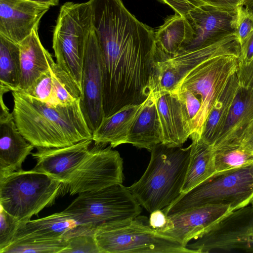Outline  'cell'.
<instances>
[{"mask_svg":"<svg viewBox=\"0 0 253 253\" xmlns=\"http://www.w3.org/2000/svg\"><path fill=\"white\" fill-rule=\"evenodd\" d=\"M92 143L88 139L62 147L38 148L31 154L37 161L33 169L65 185L88 154Z\"/></svg>","mask_w":253,"mask_h":253,"instance_id":"13","label":"cell"},{"mask_svg":"<svg viewBox=\"0 0 253 253\" xmlns=\"http://www.w3.org/2000/svg\"><path fill=\"white\" fill-rule=\"evenodd\" d=\"M64 211L80 224L96 227L100 225H123L142 212V207L122 184L83 192Z\"/></svg>","mask_w":253,"mask_h":253,"instance_id":"7","label":"cell"},{"mask_svg":"<svg viewBox=\"0 0 253 253\" xmlns=\"http://www.w3.org/2000/svg\"><path fill=\"white\" fill-rule=\"evenodd\" d=\"M13 115L22 135L36 148L70 146L92 139L80 100L51 106L20 91H13Z\"/></svg>","mask_w":253,"mask_h":253,"instance_id":"1","label":"cell"},{"mask_svg":"<svg viewBox=\"0 0 253 253\" xmlns=\"http://www.w3.org/2000/svg\"><path fill=\"white\" fill-rule=\"evenodd\" d=\"M189 163L182 188L184 193L216 172L213 148L201 136L191 135Z\"/></svg>","mask_w":253,"mask_h":253,"instance_id":"24","label":"cell"},{"mask_svg":"<svg viewBox=\"0 0 253 253\" xmlns=\"http://www.w3.org/2000/svg\"><path fill=\"white\" fill-rule=\"evenodd\" d=\"M20 91L49 106H56L54 101L52 76L50 67L32 86L25 91Z\"/></svg>","mask_w":253,"mask_h":253,"instance_id":"29","label":"cell"},{"mask_svg":"<svg viewBox=\"0 0 253 253\" xmlns=\"http://www.w3.org/2000/svg\"><path fill=\"white\" fill-rule=\"evenodd\" d=\"M47 58L51 71L56 106H69L80 100L82 91L70 76L54 62L47 50Z\"/></svg>","mask_w":253,"mask_h":253,"instance_id":"27","label":"cell"},{"mask_svg":"<svg viewBox=\"0 0 253 253\" xmlns=\"http://www.w3.org/2000/svg\"><path fill=\"white\" fill-rule=\"evenodd\" d=\"M145 100L140 104L124 107L112 115L104 117L99 126L92 133V139L94 144L106 146L109 144L112 148H115L126 143L132 125Z\"/></svg>","mask_w":253,"mask_h":253,"instance_id":"23","label":"cell"},{"mask_svg":"<svg viewBox=\"0 0 253 253\" xmlns=\"http://www.w3.org/2000/svg\"><path fill=\"white\" fill-rule=\"evenodd\" d=\"M193 35V30L184 16L176 13L168 18L155 33L153 63L171 59L183 52Z\"/></svg>","mask_w":253,"mask_h":253,"instance_id":"20","label":"cell"},{"mask_svg":"<svg viewBox=\"0 0 253 253\" xmlns=\"http://www.w3.org/2000/svg\"><path fill=\"white\" fill-rule=\"evenodd\" d=\"M38 27L19 43L21 77L15 91H25L32 86L42 75L49 69L47 50L42 45L38 34Z\"/></svg>","mask_w":253,"mask_h":253,"instance_id":"21","label":"cell"},{"mask_svg":"<svg viewBox=\"0 0 253 253\" xmlns=\"http://www.w3.org/2000/svg\"><path fill=\"white\" fill-rule=\"evenodd\" d=\"M21 77L19 44L0 35V95L16 90Z\"/></svg>","mask_w":253,"mask_h":253,"instance_id":"26","label":"cell"},{"mask_svg":"<svg viewBox=\"0 0 253 253\" xmlns=\"http://www.w3.org/2000/svg\"><path fill=\"white\" fill-rule=\"evenodd\" d=\"M81 91V108L87 125L93 133L104 117L101 51L93 26L85 46Z\"/></svg>","mask_w":253,"mask_h":253,"instance_id":"11","label":"cell"},{"mask_svg":"<svg viewBox=\"0 0 253 253\" xmlns=\"http://www.w3.org/2000/svg\"><path fill=\"white\" fill-rule=\"evenodd\" d=\"M253 57V32L240 46L239 61H247Z\"/></svg>","mask_w":253,"mask_h":253,"instance_id":"38","label":"cell"},{"mask_svg":"<svg viewBox=\"0 0 253 253\" xmlns=\"http://www.w3.org/2000/svg\"><path fill=\"white\" fill-rule=\"evenodd\" d=\"M152 94L162 127V143L169 147L182 146L192 130L181 100L175 92Z\"/></svg>","mask_w":253,"mask_h":253,"instance_id":"18","label":"cell"},{"mask_svg":"<svg viewBox=\"0 0 253 253\" xmlns=\"http://www.w3.org/2000/svg\"><path fill=\"white\" fill-rule=\"evenodd\" d=\"M50 7L27 0H0V35L20 43L39 27Z\"/></svg>","mask_w":253,"mask_h":253,"instance_id":"15","label":"cell"},{"mask_svg":"<svg viewBox=\"0 0 253 253\" xmlns=\"http://www.w3.org/2000/svg\"><path fill=\"white\" fill-rule=\"evenodd\" d=\"M36 3L47 5L50 6L57 5L59 3V0H27Z\"/></svg>","mask_w":253,"mask_h":253,"instance_id":"39","label":"cell"},{"mask_svg":"<svg viewBox=\"0 0 253 253\" xmlns=\"http://www.w3.org/2000/svg\"><path fill=\"white\" fill-rule=\"evenodd\" d=\"M105 146L94 144L91 147L68 182L62 185L60 195H74L122 184L123 160L110 145Z\"/></svg>","mask_w":253,"mask_h":253,"instance_id":"10","label":"cell"},{"mask_svg":"<svg viewBox=\"0 0 253 253\" xmlns=\"http://www.w3.org/2000/svg\"><path fill=\"white\" fill-rule=\"evenodd\" d=\"M94 233H84L70 238L67 247L61 253H100Z\"/></svg>","mask_w":253,"mask_h":253,"instance_id":"31","label":"cell"},{"mask_svg":"<svg viewBox=\"0 0 253 253\" xmlns=\"http://www.w3.org/2000/svg\"><path fill=\"white\" fill-rule=\"evenodd\" d=\"M94 237L100 253H194L139 215L125 225H98Z\"/></svg>","mask_w":253,"mask_h":253,"instance_id":"6","label":"cell"},{"mask_svg":"<svg viewBox=\"0 0 253 253\" xmlns=\"http://www.w3.org/2000/svg\"><path fill=\"white\" fill-rule=\"evenodd\" d=\"M253 122V90L240 86L222 131L211 145L213 151L238 147Z\"/></svg>","mask_w":253,"mask_h":253,"instance_id":"19","label":"cell"},{"mask_svg":"<svg viewBox=\"0 0 253 253\" xmlns=\"http://www.w3.org/2000/svg\"><path fill=\"white\" fill-rule=\"evenodd\" d=\"M149 220L151 226L159 231L167 225L168 217L162 210H158L151 213Z\"/></svg>","mask_w":253,"mask_h":253,"instance_id":"37","label":"cell"},{"mask_svg":"<svg viewBox=\"0 0 253 253\" xmlns=\"http://www.w3.org/2000/svg\"><path fill=\"white\" fill-rule=\"evenodd\" d=\"M175 92L177 93L184 105L193 133L195 122L202 107V101L189 90L178 89Z\"/></svg>","mask_w":253,"mask_h":253,"instance_id":"33","label":"cell"},{"mask_svg":"<svg viewBox=\"0 0 253 253\" xmlns=\"http://www.w3.org/2000/svg\"><path fill=\"white\" fill-rule=\"evenodd\" d=\"M92 26L88 1H68L60 8L53 33L52 48L56 63L70 76L81 90L85 46Z\"/></svg>","mask_w":253,"mask_h":253,"instance_id":"5","label":"cell"},{"mask_svg":"<svg viewBox=\"0 0 253 253\" xmlns=\"http://www.w3.org/2000/svg\"><path fill=\"white\" fill-rule=\"evenodd\" d=\"M253 32V14L240 5L237 9L235 24V34L240 46Z\"/></svg>","mask_w":253,"mask_h":253,"instance_id":"32","label":"cell"},{"mask_svg":"<svg viewBox=\"0 0 253 253\" xmlns=\"http://www.w3.org/2000/svg\"><path fill=\"white\" fill-rule=\"evenodd\" d=\"M0 176L22 169L34 146L19 130L13 115L0 96Z\"/></svg>","mask_w":253,"mask_h":253,"instance_id":"17","label":"cell"},{"mask_svg":"<svg viewBox=\"0 0 253 253\" xmlns=\"http://www.w3.org/2000/svg\"><path fill=\"white\" fill-rule=\"evenodd\" d=\"M191 147V145L183 148L157 144L150 151V160L143 174L127 187L140 205L150 213L168 207L182 194Z\"/></svg>","mask_w":253,"mask_h":253,"instance_id":"2","label":"cell"},{"mask_svg":"<svg viewBox=\"0 0 253 253\" xmlns=\"http://www.w3.org/2000/svg\"><path fill=\"white\" fill-rule=\"evenodd\" d=\"M169 5L176 14L184 16L191 10L202 5L197 0H160Z\"/></svg>","mask_w":253,"mask_h":253,"instance_id":"35","label":"cell"},{"mask_svg":"<svg viewBox=\"0 0 253 253\" xmlns=\"http://www.w3.org/2000/svg\"><path fill=\"white\" fill-rule=\"evenodd\" d=\"M236 75L240 86L253 90V57L249 61H239Z\"/></svg>","mask_w":253,"mask_h":253,"instance_id":"34","label":"cell"},{"mask_svg":"<svg viewBox=\"0 0 253 253\" xmlns=\"http://www.w3.org/2000/svg\"><path fill=\"white\" fill-rule=\"evenodd\" d=\"M239 87L235 73L230 79L210 112L203 126L201 138L210 145L213 144L222 131Z\"/></svg>","mask_w":253,"mask_h":253,"instance_id":"25","label":"cell"},{"mask_svg":"<svg viewBox=\"0 0 253 253\" xmlns=\"http://www.w3.org/2000/svg\"><path fill=\"white\" fill-rule=\"evenodd\" d=\"M20 223L0 207V253H4L12 243Z\"/></svg>","mask_w":253,"mask_h":253,"instance_id":"30","label":"cell"},{"mask_svg":"<svg viewBox=\"0 0 253 253\" xmlns=\"http://www.w3.org/2000/svg\"><path fill=\"white\" fill-rule=\"evenodd\" d=\"M227 206L208 205L167 216L166 226L159 232L170 236L185 247L191 240L207 231L232 211Z\"/></svg>","mask_w":253,"mask_h":253,"instance_id":"14","label":"cell"},{"mask_svg":"<svg viewBox=\"0 0 253 253\" xmlns=\"http://www.w3.org/2000/svg\"><path fill=\"white\" fill-rule=\"evenodd\" d=\"M251 204L252 206L253 207V199L251 203Z\"/></svg>","mask_w":253,"mask_h":253,"instance_id":"41","label":"cell"},{"mask_svg":"<svg viewBox=\"0 0 253 253\" xmlns=\"http://www.w3.org/2000/svg\"><path fill=\"white\" fill-rule=\"evenodd\" d=\"M163 140L155 98L151 92L129 130L126 143L149 151Z\"/></svg>","mask_w":253,"mask_h":253,"instance_id":"22","label":"cell"},{"mask_svg":"<svg viewBox=\"0 0 253 253\" xmlns=\"http://www.w3.org/2000/svg\"><path fill=\"white\" fill-rule=\"evenodd\" d=\"M95 228L80 224L64 210L25 223H20L12 243L20 241H68L78 235L95 232Z\"/></svg>","mask_w":253,"mask_h":253,"instance_id":"16","label":"cell"},{"mask_svg":"<svg viewBox=\"0 0 253 253\" xmlns=\"http://www.w3.org/2000/svg\"><path fill=\"white\" fill-rule=\"evenodd\" d=\"M202 4L209 5L216 8L228 10H237L244 0H197Z\"/></svg>","mask_w":253,"mask_h":253,"instance_id":"36","label":"cell"},{"mask_svg":"<svg viewBox=\"0 0 253 253\" xmlns=\"http://www.w3.org/2000/svg\"><path fill=\"white\" fill-rule=\"evenodd\" d=\"M239 57L238 55L227 54L210 58L188 72L179 83L175 91L178 89L189 90L202 101L191 135L201 136L210 112L230 79L236 72Z\"/></svg>","mask_w":253,"mask_h":253,"instance_id":"8","label":"cell"},{"mask_svg":"<svg viewBox=\"0 0 253 253\" xmlns=\"http://www.w3.org/2000/svg\"><path fill=\"white\" fill-rule=\"evenodd\" d=\"M68 246V241H20L12 243L4 253H61Z\"/></svg>","mask_w":253,"mask_h":253,"instance_id":"28","label":"cell"},{"mask_svg":"<svg viewBox=\"0 0 253 253\" xmlns=\"http://www.w3.org/2000/svg\"><path fill=\"white\" fill-rule=\"evenodd\" d=\"M186 247L194 253H253V207L248 205L231 211Z\"/></svg>","mask_w":253,"mask_h":253,"instance_id":"9","label":"cell"},{"mask_svg":"<svg viewBox=\"0 0 253 253\" xmlns=\"http://www.w3.org/2000/svg\"><path fill=\"white\" fill-rule=\"evenodd\" d=\"M253 199V163L216 172L162 210L167 216L208 205L233 211L251 204Z\"/></svg>","mask_w":253,"mask_h":253,"instance_id":"3","label":"cell"},{"mask_svg":"<svg viewBox=\"0 0 253 253\" xmlns=\"http://www.w3.org/2000/svg\"><path fill=\"white\" fill-rule=\"evenodd\" d=\"M236 15L237 10H225L206 4L190 10L185 17L194 35L183 52L206 47L235 33Z\"/></svg>","mask_w":253,"mask_h":253,"instance_id":"12","label":"cell"},{"mask_svg":"<svg viewBox=\"0 0 253 253\" xmlns=\"http://www.w3.org/2000/svg\"><path fill=\"white\" fill-rule=\"evenodd\" d=\"M62 183L33 169L0 176V206L21 223L52 206L60 195Z\"/></svg>","mask_w":253,"mask_h":253,"instance_id":"4","label":"cell"},{"mask_svg":"<svg viewBox=\"0 0 253 253\" xmlns=\"http://www.w3.org/2000/svg\"><path fill=\"white\" fill-rule=\"evenodd\" d=\"M241 5L253 14V0H244Z\"/></svg>","mask_w":253,"mask_h":253,"instance_id":"40","label":"cell"}]
</instances>
